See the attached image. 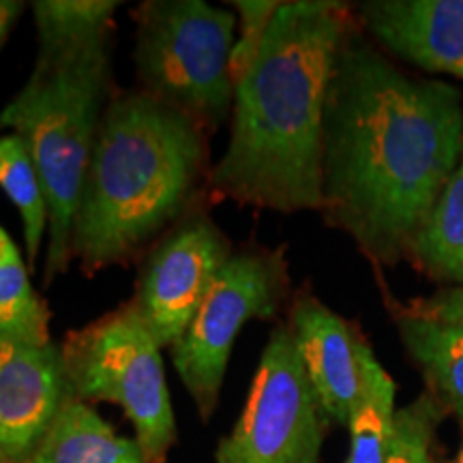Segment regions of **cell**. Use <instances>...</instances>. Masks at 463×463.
<instances>
[{"instance_id":"d4e9b609","label":"cell","mask_w":463,"mask_h":463,"mask_svg":"<svg viewBox=\"0 0 463 463\" xmlns=\"http://www.w3.org/2000/svg\"><path fill=\"white\" fill-rule=\"evenodd\" d=\"M431 463H439V461H433V459H431Z\"/></svg>"},{"instance_id":"8992f818","label":"cell","mask_w":463,"mask_h":463,"mask_svg":"<svg viewBox=\"0 0 463 463\" xmlns=\"http://www.w3.org/2000/svg\"><path fill=\"white\" fill-rule=\"evenodd\" d=\"M161 350L131 298L61 341L71 397L118 405L146 463H167L178 438Z\"/></svg>"},{"instance_id":"5b68a950","label":"cell","mask_w":463,"mask_h":463,"mask_svg":"<svg viewBox=\"0 0 463 463\" xmlns=\"http://www.w3.org/2000/svg\"><path fill=\"white\" fill-rule=\"evenodd\" d=\"M131 17L137 89L191 116L208 136L222 129L234 103V11L204 0H144Z\"/></svg>"},{"instance_id":"9c48e42d","label":"cell","mask_w":463,"mask_h":463,"mask_svg":"<svg viewBox=\"0 0 463 463\" xmlns=\"http://www.w3.org/2000/svg\"><path fill=\"white\" fill-rule=\"evenodd\" d=\"M211 206H195L140 260L131 303L164 350L183 337L236 249Z\"/></svg>"},{"instance_id":"4fadbf2b","label":"cell","mask_w":463,"mask_h":463,"mask_svg":"<svg viewBox=\"0 0 463 463\" xmlns=\"http://www.w3.org/2000/svg\"><path fill=\"white\" fill-rule=\"evenodd\" d=\"M399 337L420 369L427 392L447 416L463 422V326L427 320L392 305Z\"/></svg>"},{"instance_id":"30bf717a","label":"cell","mask_w":463,"mask_h":463,"mask_svg":"<svg viewBox=\"0 0 463 463\" xmlns=\"http://www.w3.org/2000/svg\"><path fill=\"white\" fill-rule=\"evenodd\" d=\"M286 324L328 425L345 427L361 395L372 344L356 322L335 314L307 286L289 298Z\"/></svg>"},{"instance_id":"2e32d148","label":"cell","mask_w":463,"mask_h":463,"mask_svg":"<svg viewBox=\"0 0 463 463\" xmlns=\"http://www.w3.org/2000/svg\"><path fill=\"white\" fill-rule=\"evenodd\" d=\"M397 384L382 367L375 352L363 373V389L350 419V449L345 463H386L397 419Z\"/></svg>"},{"instance_id":"5bb4252c","label":"cell","mask_w":463,"mask_h":463,"mask_svg":"<svg viewBox=\"0 0 463 463\" xmlns=\"http://www.w3.org/2000/svg\"><path fill=\"white\" fill-rule=\"evenodd\" d=\"M26 463H146L136 438H125L89 403L69 397Z\"/></svg>"},{"instance_id":"7a4b0ae2","label":"cell","mask_w":463,"mask_h":463,"mask_svg":"<svg viewBox=\"0 0 463 463\" xmlns=\"http://www.w3.org/2000/svg\"><path fill=\"white\" fill-rule=\"evenodd\" d=\"M356 26L335 0H286L234 86L230 140L213 164L211 202L294 215L322 211V136L339 48Z\"/></svg>"},{"instance_id":"603a6c76","label":"cell","mask_w":463,"mask_h":463,"mask_svg":"<svg viewBox=\"0 0 463 463\" xmlns=\"http://www.w3.org/2000/svg\"><path fill=\"white\" fill-rule=\"evenodd\" d=\"M24 7L26 5L20 0H0V50L15 28L20 15L24 14Z\"/></svg>"},{"instance_id":"52a82bcc","label":"cell","mask_w":463,"mask_h":463,"mask_svg":"<svg viewBox=\"0 0 463 463\" xmlns=\"http://www.w3.org/2000/svg\"><path fill=\"white\" fill-rule=\"evenodd\" d=\"M292 298L286 247L242 245L217 275L198 314L170 347L172 364L202 422L217 412L239 333L251 320H275Z\"/></svg>"},{"instance_id":"9a60e30c","label":"cell","mask_w":463,"mask_h":463,"mask_svg":"<svg viewBox=\"0 0 463 463\" xmlns=\"http://www.w3.org/2000/svg\"><path fill=\"white\" fill-rule=\"evenodd\" d=\"M410 262L433 281L463 286V155L416 234Z\"/></svg>"},{"instance_id":"ac0fdd59","label":"cell","mask_w":463,"mask_h":463,"mask_svg":"<svg viewBox=\"0 0 463 463\" xmlns=\"http://www.w3.org/2000/svg\"><path fill=\"white\" fill-rule=\"evenodd\" d=\"M0 335L50 344V309L34 292L20 249L0 225Z\"/></svg>"},{"instance_id":"cb8c5ba5","label":"cell","mask_w":463,"mask_h":463,"mask_svg":"<svg viewBox=\"0 0 463 463\" xmlns=\"http://www.w3.org/2000/svg\"><path fill=\"white\" fill-rule=\"evenodd\" d=\"M453 463H463V422H461V444H459V450H457V457Z\"/></svg>"},{"instance_id":"7c38bea8","label":"cell","mask_w":463,"mask_h":463,"mask_svg":"<svg viewBox=\"0 0 463 463\" xmlns=\"http://www.w3.org/2000/svg\"><path fill=\"white\" fill-rule=\"evenodd\" d=\"M354 17L389 54L463 80V0H364Z\"/></svg>"},{"instance_id":"ffe728a7","label":"cell","mask_w":463,"mask_h":463,"mask_svg":"<svg viewBox=\"0 0 463 463\" xmlns=\"http://www.w3.org/2000/svg\"><path fill=\"white\" fill-rule=\"evenodd\" d=\"M444 419L447 412L427 391L399 408L386 463H431V444Z\"/></svg>"},{"instance_id":"3957f363","label":"cell","mask_w":463,"mask_h":463,"mask_svg":"<svg viewBox=\"0 0 463 463\" xmlns=\"http://www.w3.org/2000/svg\"><path fill=\"white\" fill-rule=\"evenodd\" d=\"M208 133L148 92L118 89L103 114L71 232L86 277L140 264L195 206L211 202Z\"/></svg>"},{"instance_id":"277c9868","label":"cell","mask_w":463,"mask_h":463,"mask_svg":"<svg viewBox=\"0 0 463 463\" xmlns=\"http://www.w3.org/2000/svg\"><path fill=\"white\" fill-rule=\"evenodd\" d=\"M112 34L56 56H37L28 82L0 112V131L17 133L48 200L43 283L71 266V232L97 133L114 97Z\"/></svg>"},{"instance_id":"ba28073f","label":"cell","mask_w":463,"mask_h":463,"mask_svg":"<svg viewBox=\"0 0 463 463\" xmlns=\"http://www.w3.org/2000/svg\"><path fill=\"white\" fill-rule=\"evenodd\" d=\"M328 420L288 324L270 331L245 408L219 439L215 463H322Z\"/></svg>"},{"instance_id":"d6986e66","label":"cell","mask_w":463,"mask_h":463,"mask_svg":"<svg viewBox=\"0 0 463 463\" xmlns=\"http://www.w3.org/2000/svg\"><path fill=\"white\" fill-rule=\"evenodd\" d=\"M0 189L20 211L28 269H34L42 242L48 239V200L24 140L11 131L0 133Z\"/></svg>"},{"instance_id":"e0dca14e","label":"cell","mask_w":463,"mask_h":463,"mask_svg":"<svg viewBox=\"0 0 463 463\" xmlns=\"http://www.w3.org/2000/svg\"><path fill=\"white\" fill-rule=\"evenodd\" d=\"M116 0H37L31 3L37 26V56H56L114 34Z\"/></svg>"},{"instance_id":"6da1fadb","label":"cell","mask_w":463,"mask_h":463,"mask_svg":"<svg viewBox=\"0 0 463 463\" xmlns=\"http://www.w3.org/2000/svg\"><path fill=\"white\" fill-rule=\"evenodd\" d=\"M461 155V92L403 73L356 22L339 48L324 108V223L350 236L373 266L410 262Z\"/></svg>"},{"instance_id":"8fae6325","label":"cell","mask_w":463,"mask_h":463,"mask_svg":"<svg viewBox=\"0 0 463 463\" xmlns=\"http://www.w3.org/2000/svg\"><path fill=\"white\" fill-rule=\"evenodd\" d=\"M69 397L61 345L0 335V463H26Z\"/></svg>"},{"instance_id":"44dd1931","label":"cell","mask_w":463,"mask_h":463,"mask_svg":"<svg viewBox=\"0 0 463 463\" xmlns=\"http://www.w3.org/2000/svg\"><path fill=\"white\" fill-rule=\"evenodd\" d=\"M279 5V0H234L232 3V9L239 15V28H236L239 37L234 39L230 56V75L234 86L258 58Z\"/></svg>"},{"instance_id":"7402d4cb","label":"cell","mask_w":463,"mask_h":463,"mask_svg":"<svg viewBox=\"0 0 463 463\" xmlns=\"http://www.w3.org/2000/svg\"><path fill=\"white\" fill-rule=\"evenodd\" d=\"M408 314L427 317V320L447 322L463 326V286H447L427 298H419L410 305H399Z\"/></svg>"}]
</instances>
